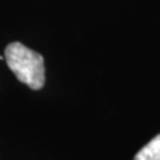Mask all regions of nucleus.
Returning a JSON list of instances; mask_svg holds the SVG:
<instances>
[{
    "label": "nucleus",
    "instance_id": "1",
    "mask_svg": "<svg viewBox=\"0 0 160 160\" xmlns=\"http://www.w3.org/2000/svg\"><path fill=\"white\" fill-rule=\"evenodd\" d=\"M4 59L7 60L9 69L15 73L18 80L32 89L43 88L46 82V71L44 59L40 53L16 42L7 46Z\"/></svg>",
    "mask_w": 160,
    "mask_h": 160
},
{
    "label": "nucleus",
    "instance_id": "2",
    "mask_svg": "<svg viewBox=\"0 0 160 160\" xmlns=\"http://www.w3.org/2000/svg\"><path fill=\"white\" fill-rule=\"evenodd\" d=\"M135 160H160V133L135 155Z\"/></svg>",
    "mask_w": 160,
    "mask_h": 160
}]
</instances>
